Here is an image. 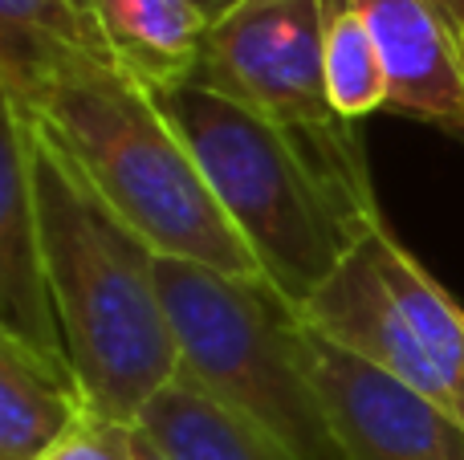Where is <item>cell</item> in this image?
<instances>
[{
  "instance_id": "cell-1",
  "label": "cell",
  "mask_w": 464,
  "mask_h": 460,
  "mask_svg": "<svg viewBox=\"0 0 464 460\" xmlns=\"http://www.w3.org/2000/svg\"><path fill=\"white\" fill-rule=\"evenodd\" d=\"M0 102L21 110L160 257L265 282L160 98L119 65L73 49L0 62Z\"/></svg>"
},
{
  "instance_id": "cell-2",
  "label": "cell",
  "mask_w": 464,
  "mask_h": 460,
  "mask_svg": "<svg viewBox=\"0 0 464 460\" xmlns=\"http://www.w3.org/2000/svg\"><path fill=\"white\" fill-rule=\"evenodd\" d=\"M29 179L73 379L94 416L139 424L147 404L179 375V342L163 302L160 253L33 122Z\"/></svg>"
},
{
  "instance_id": "cell-3",
  "label": "cell",
  "mask_w": 464,
  "mask_h": 460,
  "mask_svg": "<svg viewBox=\"0 0 464 460\" xmlns=\"http://www.w3.org/2000/svg\"><path fill=\"white\" fill-rule=\"evenodd\" d=\"M155 98L196 155L232 228L253 249L265 282L294 310L383 228L375 196L330 176L310 147L269 119L200 81Z\"/></svg>"
},
{
  "instance_id": "cell-4",
  "label": "cell",
  "mask_w": 464,
  "mask_h": 460,
  "mask_svg": "<svg viewBox=\"0 0 464 460\" xmlns=\"http://www.w3.org/2000/svg\"><path fill=\"white\" fill-rule=\"evenodd\" d=\"M179 371L265 428L294 460H351L305 371L302 318L269 282L160 257Z\"/></svg>"
},
{
  "instance_id": "cell-5",
  "label": "cell",
  "mask_w": 464,
  "mask_h": 460,
  "mask_svg": "<svg viewBox=\"0 0 464 460\" xmlns=\"http://www.w3.org/2000/svg\"><path fill=\"white\" fill-rule=\"evenodd\" d=\"M330 0H245L208 29L196 81L305 143L330 176L375 196L354 122L326 94Z\"/></svg>"
},
{
  "instance_id": "cell-6",
  "label": "cell",
  "mask_w": 464,
  "mask_h": 460,
  "mask_svg": "<svg viewBox=\"0 0 464 460\" xmlns=\"http://www.w3.org/2000/svg\"><path fill=\"white\" fill-rule=\"evenodd\" d=\"M302 355L351 460H464V432L395 375L305 322Z\"/></svg>"
},
{
  "instance_id": "cell-7",
  "label": "cell",
  "mask_w": 464,
  "mask_h": 460,
  "mask_svg": "<svg viewBox=\"0 0 464 460\" xmlns=\"http://www.w3.org/2000/svg\"><path fill=\"white\" fill-rule=\"evenodd\" d=\"M387 65V110L464 143V13L452 0H351Z\"/></svg>"
},
{
  "instance_id": "cell-8",
  "label": "cell",
  "mask_w": 464,
  "mask_h": 460,
  "mask_svg": "<svg viewBox=\"0 0 464 460\" xmlns=\"http://www.w3.org/2000/svg\"><path fill=\"white\" fill-rule=\"evenodd\" d=\"M0 106V334L29 342L41 355L65 359L29 179V122L8 102Z\"/></svg>"
},
{
  "instance_id": "cell-9",
  "label": "cell",
  "mask_w": 464,
  "mask_h": 460,
  "mask_svg": "<svg viewBox=\"0 0 464 460\" xmlns=\"http://www.w3.org/2000/svg\"><path fill=\"white\" fill-rule=\"evenodd\" d=\"M106 57L151 94L192 86L208 45V16L192 0H98Z\"/></svg>"
},
{
  "instance_id": "cell-10",
  "label": "cell",
  "mask_w": 464,
  "mask_h": 460,
  "mask_svg": "<svg viewBox=\"0 0 464 460\" xmlns=\"http://www.w3.org/2000/svg\"><path fill=\"white\" fill-rule=\"evenodd\" d=\"M90 412L70 363L0 334V460H45Z\"/></svg>"
},
{
  "instance_id": "cell-11",
  "label": "cell",
  "mask_w": 464,
  "mask_h": 460,
  "mask_svg": "<svg viewBox=\"0 0 464 460\" xmlns=\"http://www.w3.org/2000/svg\"><path fill=\"white\" fill-rule=\"evenodd\" d=\"M367 249L395 310L408 318L420 347L432 359V371L449 396V416L464 432V306L395 241L387 225L367 236Z\"/></svg>"
},
{
  "instance_id": "cell-12",
  "label": "cell",
  "mask_w": 464,
  "mask_h": 460,
  "mask_svg": "<svg viewBox=\"0 0 464 460\" xmlns=\"http://www.w3.org/2000/svg\"><path fill=\"white\" fill-rule=\"evenodd\" d=\"M139 428L171 460H294L269 432L208 396L184 371L147 404Z\"/></svg>"
},
{
  "instance_id": "cell-13",
  "label": "cell",
  "mask_w": 464,
  "mask_h": 460,
  "mask_svg": "<svg viewBox=\"0 0 464 460\" xmlns=\"http://www.w3.org/2000/svg\"><path fill=\"white\" fill-rule=\"evenodd\" d=\"M326 94L338 119L359 122L387 110V65L367 16L351 0H330L326 21Z\"/></svg>"
},
{
  "instance_id": "cell-14",
  "label": "cell",
  "mask_w": 464,
  "mask_h": 460,
  "mask_svg": "<svg viewBox=\"0 0 464 460\" xmlns=\"http://www.w3.org/2000/svg\"><path fill=\"white\" fill-rule=\"evenodd\" d=\"M49 49L106 57L98 0H0V62H21Z\"/></svg>"
},
{
  "instance_id": "cell-15",
  "label": "cell",
  "mask_w": 464,
  "mask_h": 460,
  "mask_svg": "<svg viewBox=\"0 0 464 460\" xmlns=\"http://www.w3.org/2000/svg\"><path fill=\"white\" fill-rule=\"evenodd\" d=\"M45 460H139L135 453V424L86 416Z\"/></svg>"
},
{
  "instance_id": "cell-16",
  "label": "cell",
  "mask_w": 464,
  "mask_h": 460,
  "mask_svg": "<svg viewBox=\"0 0 464 460\" xmlns=\"http://www.w3.org/2000/svg\"><path fill=\"white\" fill-rule=\"evenodd\" d=\"M196 8H200L204 16H208V24H217V21H225V16L232 13V8H240L245 0H192Z\"/></svg>"
},
{
  "instance_id": "cell-17",
  "label": "cell",
  "mask_w": 464,
  "mask_h": 460,
  "mask_svg": "<svg viewBox=\"0 0 464 460\" xmlns=\"http://www.w3.org/2000/svg\"><path fill=\"white\" fill-rule=\"evenodd\" d=\"M135 453H139V460H171L160 445H155L151 436H147L143 428H139V424H135Z\"/></svg>"
},
{
  "instance_id": "cell-18",
  "label": "cell",
  "mask_w": 464,
  "mask_h": 460,
  "mask_svg": "<svg viewBox=\"0 0 464 460\" xmlns=\"http://www.w3.org/2000/svg\"><path fill=\"white\" fill-rule=\"evenodd\" d=\"M452 5H457V8H460V13H464V0H452Z\"/></svg>"
}]
</instances>
